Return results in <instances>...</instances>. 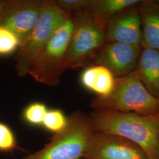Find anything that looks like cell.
Masks as SVG:
<instances>
[{
    "label": "cell",
    "mask_w": 159,
    "mask_h": 159,
    "mask_svg": "<svg viewBox=\"0 0 159 159\" xmlns=\"http://www.w3.org/2000/svg\"><path fill=\"white\" fill-rule=\"evenodd\" d=\"M94 130L123 137L136 144L148 159H159V112L152 114L94 110Z\"/></svg>",
    "instance_id": "1"
},
{
    "label": "cell",
    "mask_w": 159,
    "mask_h": 159,
    "mask_svg": "<svg viewBox=\"0 0 159 159\" xmlns=\"http://www.w3.org/2000/svg\"><path fill=\"white\" fill-rule=\"evenodd\" d=\"M73 30L68 46L65 70L94 65L97 54L106 43L107 21L88 10L70 14Z\"/></svg>",
    "instance_id": "2"
},
{
    "label": "cell",
    "mask_w": 159,
    "mask_h": 159,
    "mask_svg": "<svg viewBox=\"0 0 159 159\" xmlns=\"http://www.w3.org/2000/svg\"><path fill=\"white\" fill-rule=\"evenodd\" d=\"M95 131L89 115L75 110L63 130L54 134L44 148L23 159H81Z\"/></svg>",
    "instance_id": "3"
},
{
    "label": "cell",
    "mask_w": 159,
    "mask_h": 159,
    "mask_svg": "<svg viewBox=\"0 0 159 159\" xmlns=\"http://www.w3.org/2000/svg\"><path fill=\"white\" fill-rule=\"evenodd\" d=\"M90 107L94 110L152 114L159 113V100L145 88L135 70L116 78L111 93L106 97L94 98Z\"/></svg>",
    "instance_id": "4"
},
{
    "label": "cell",
    "mask_w": 159,
    "mask_h": 159,
    "mask_svg": "<svg viewBox=\"0 0 159 159\" xmlns=\"http://www.w3.org/2000/svg\"><path fill=\"white\" fill-rule=\"evenodd\" d=\"M56 0H44L39 19L29 35L20 43L14 57L15 69L20 77L29 74L41 51L59 25L68 17Z\"/></svg>",
    "instance_id": "5"
},
{
    "label": "cell",
    "mask_w": 159,
    "mask_h": 159,
    "mask_svg": "<svg viewBox=\"0 0 159 159\" xmlns=\"http://www.w3.org/2000/svg\"><path fill=\"white\" fill-rule=\"evenodd\" d=\"M73 27L72 17L69 14L29 70V74L36 81L49 86H56L60 83Z\"/></svg>",
    "instance_id": "6"
},
{
    "label": "cell",
    "mask_w": 159,
    "mask_h": 159,
    "mask_svg": "<svg viewBox=\"0 0 159 159\" xmlns=\"http://www.w3.org/2000/svg\"><path fill=\"white\" fill-rule=\"evenodd\" d=\"M85 159H148L136 144L123 137L94 131L86 149Z\"/></svg>",
    "instance_id": "7"
},
{
    "label": "cell",
    "mask_w": 159,
    "mask_h": 159,
    "mask_svg": "<svg viewBox=\"0 0 159 159\" xmlns=\"http://www.w3.org/2000/svg\"><path fill=\"white\" fill-rule=\"evenodd\" d=\"M44 0H5L0 13V25L17 34L21 43L39 19Z\"/></svg>",
    "instance_id": "8"
},
{
    "label": "cell",
    "mask_w": 159,
    "mask_h": 159,
    "mask_svg": "<svg viewBox=\"0 0 159 159\" xmlns=\"http://www.w3.org/2000/svg\"><path fill=\"white\" fill-rule=\"evenodd\" d=\"M142 47L119 43H106L98 52L94 65L108 68L117 78L130 74L136 68Z\"/></svg>",
    "instance_id": "9"
},
{
    "label": "cell",
    "mask_w": 159,
    "mask_h": 159,
    "mask_svg": "<svg viewBox=\"0 0 159 159\" xmlns=\"http://www.w3.org/2000/svg\"><path fill=\"white\" fill-rule=\"evenodd\" d=\"M106 43L140 46L142 24L137 6L109 19L106 25Z\"/></svg>",
    "instance_id": "10"
},
{
    "label": "cell",
    "mask_w": 159,
    "mask_h": 159,
    "mask_svg": "<svg viewBox=\"0 0 159 159\" xmlns=\"http://www.w3.org/2000/svg\"><path fill=\"white\" fill-rule=\"evenodd\" d=\"M142 24V48L159 51V1H142L137 5Z\"/></svg>",
    "instance_id": "11"
},
{
    "label": "cell",
    "mask_w": 159,
    "mask_h": 159,
    "mask_svg": "<svg viewBox=\"0 0 159 159\" xmlns=\"http://www.w3.org/2000/svg\"><path fill=\"white\" fill-rule=\"evenodd\" d=\"M116 79V77L108 68L98 64L84 68L80 75L82 85L100 98L107 97L111 93Z\"/></svg>",
    "instance_id": "12"
},
{
    "label": "cell",
    "mask_w": 159,
    "mask_h": 159,
    "mask_svg": "<svg viewBox=\"0 0 159 159\" xmlns=\"http://www.w3.org/2000/svg\"><path fill=\"white\" fill-rule=\"evenodd\" d=\"M143 84L159 100V51L142 48L136 68Z\"/></svg>",
    "instance_id": "13"
},
{
    "label": "cell",
    "mask_w": 159,
    "mask_h": 159,
    "mask_svg": "<svg viewBox=\"0 0 159 159\" xmlns=\"http://www.w3.org/2000/svg\"><path fill=\"white\" fill-rule=\"evenodd\" d=\"M141 0H93L88 10L98 14L107 21L111 18L137 6Z\"/></svg>",
    "instance_id": "14"
},
{
    "label": "cell",
    "mask_w": 159,
    "mask_h": 159,
    "mask_svg": "<svg viewBox=\"0 0 159 159\" xmlns=\"http://www.w3.org/2000/svg\"><path fill=\"white\" fill-rule=\"evenodd\" d=\"M21 41L17 34L4 26L0 25V56L10 55L17 51Z\"/></svg>",
    "instance_id": "15"
},
{
    "label": "cell",
    "mask_w": 159,
    "mask_h": 159,
    "mask_svg": "<svg viewBox=\"0 0 159 159\" xmlns=\"http://www.w3.org/2000/svg\"><path fill=\"white\" fill-rule=\"evenodd\" d=\"M67 123V117L61 110L52 109L48 110L42 125L46 130L56 134L63 130Z\"/></svg>",
    "instance_id": "16"
},
{
    "label": "cell",
    "mask_w": 159,
    "mask_h": 159,
    "mask_svg": "<svg viewBox=\"0 0 159 159\" xmlns=\"http://www.w3.org/2000/svg\"><path fill=\"white\" fill-rule=\"evenodd\" d=\"M47 111V107L44 103L33 102L24 110L23 118L31 125H42Z\"/></svg>",
    "instance_id": "17"
},
{
    "label": "cell",
    "mask_w": 159,
    "mask_h": 159,
    "mask_svg": "<svg viewBox=\"0 0 159 159\" xmlns=\"http://www.w3.org/2000/svg\"><path fill=\"white\" fill-rule=\"evenodd\" d=\"M17 148V140L11 129L0 122V151L10 152Z\"/></svg>",
    "instance_id": "18"
},
{
    "label": "cell",
    "mask_w": 159,
    "mask_h": 159,
    "mask_svg": "<svg viewBox=\"0 0 159 159\" xmlns=\"http://www.w3.org/2000/svg\"><path fill=\"white\" fill-rule=\"evenodd\" d=\"M57 5L68 14L88 10L93 0H56Z\"/></svg>",
    "instance_id": "19"
},
{
    "label": "cell",
    "mask_w": 159,
    "mask_h": 159,
    "mask_svg": "<svg viewBox=\"0 0 159 159\" xmlns=\"http://www.w3.org/2000/svg\"><path fill=\"white\" fill-rule=\"evenodd\" d=\"M4 2H5V0H0V13H1V11L2 9V7L4 6Z\"/></svg>",
    "instance_id": "20"
}]
</instances>
